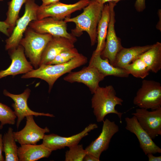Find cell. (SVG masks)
<instances>
[{
    "mask_svg": "<svg viewBox=\"0 0 161 161\" xmlns=\"http://www.w3.org/2000/svg\"><path fill=\"white\" fill-rule=\"evenodd\" d=\"M104 5L95 0H90L81 13L74 17L65 18L64 20L66 23L75 24V28L71 30V34L76 37H79L83 32H86L89 37L91 46H94L97 42V28Z\"/></svg>",
    "mask_w": 161,
    "mask_h": 161,
    "instance_id": "obj_1",
    "label": "cell"
},
{
    "mask_svg": "<svg viewBox=\"0 0 161 161\" xmlns=\"http://www.w3.org/2000/svg\"><path fill=\"white\" fill-rule=\"evenodd\" d=\"M87 58L80 54L69 61L56 64H44L23 75L22 78H38L46 81L49 86L50 92L54 83L60 77L75 69L86 64Z\"/></svg>",
    "mask_w": 161,
    "mask_h": 161,
    "instance_id": "obj_2",
    "label": "cell"
},
{
    "mask_svg": "<svg viewBox=\"0 0 161 161\" xmlns=\"http://www.w3.org/2000/svg\"><path fill=\"white\" fill-rule=\"evenodd\" d=\"M93 94L92 107L97 122H103L106 115L114 114L118 116L122 123L124 113L119 112L115 107L117 105L122 106L123 100L116 96L113 86L111 85L104 87L99 86Z\"/></svg>",
    "mask_w": 161,
    "mask_h": 161,
    "instance_id": "obj_3",
    "label": "cell"
},
{
    "mask_svg": "<svg viewBox=\"0 0 161 161\" xmlns=\"http://www.w3.org/2000/svg\"><path fill=\"white\" fill-rule=\"evenodd\" d=\"M24 37L19 44L24 48L27 56L35 69L39 65L42 53L48 43L52 37L48 34L37 33L28 27L25 31Z\"/></svg>",
    "mask_w": 161,
    "mask_h": 161,
    "instance_id": "obj_4",
    "label": "cell"
},
{
    "mask_svg": "<svg viewBox=\"0 0 161 161\" xmlns=\"http://www.w3.org/2000/svg\"><path fill=\"white\" fill-rule=\"evenodd\" d=\"M139 108L155 110L161 107V85L151 80H143L133 100Z\"/></svg>",
    "mask_w": 161,
    "mask_h": 161,
    "instance_id": "obj_5",
    "label": "cell"
},
{
    "mask_svg": "<svg viewBox=\"0 0 161 161\" xmlns=\"http://www.w3.org/2000/svg\"><path fill=\"white\" fill-rule=\"evenodd\" d=\"M25 4L24 15L17 20L12 33L6 40V50L16 48L19 45L30 23L37 20V12L39 6L35 3V0H27Z\"/></svg>",
    "mask_w": 161,
    "mask_h": 161,
    "instance_id": "obj_6",
    "label": "cell"
},
{
    "mask_svg": "<svg viewBox=\"0 0 161 161\" xmlns=\"http://www.w3.org/2000/svg\"><path fill=\"white\" fill-rule=\"evenodd\" d=\"M90 0H80L73 4H65L58 1L46 5L39 6L37 12V20L50 17L58 20H64L72 13L83 9Z\"/></svg>",
    "mask_w": 161,
    "mask_h": 161,
    "instance_id": "obj_7",
    "label": "cell"
},
{
    "mask_svg": "<svg viewBox=\"0 0 161 161\" xmlns=\"http://www.w3.org/2000/svg\"><path fill=\"white\" fill-rule=\"evenodd\" d=\"M28 27L40 34H48L54 37H63L75 43L76 37L67 31V24L64 20H58L50 17L31 21Z\"/></svg>",
    "mask_w": 161,
    "mask_h": 161,
    "instance_id": "obj_8",
    "label": "cell"
},
{
    "mask_svg": "<svg viewBox=\"0 0 161 161\" xmlns=\"http://www.w3.org/2000/svg\"><path fill=\"white\" fill-rule=\"evenodd\" d=\"M109 3L110 7V20L105 45L100 55L102 58L108 59L109 63L113 66L117 54L123 47L121 39L117 36L115 30V19L114 9L117 3L110 2Z\"/></svg>",
    "mask_w": 161,
    "mask_h": 161,
    "instance_id": "obj_9",
    "label": "cell"
},
{
    "mask_svg": "<svg viewBox=\"0 0 161 161\" xmlns=\"http://www.w3.org/2000/svg\"><path fill=\"white\" fill-rule=\"evenodd\" d=\"M103 122V125L100 134L85 149L87 153L92 154L99 159L101 153L109 148L113 136L119 130L118 126L114 121L106 119Z\"/></svg>",
    "mask_w": 161,
    "mask_h": 161,
    "instance_id": "obj_10",
    "label": "cell"
},
{
    "mask_svg": "<svg viewBox=\"0 0 161 161\" xmlns=\"http://www.w3.org/2000/svg\"><path fill=\"white\" fill-rule=\"evenodd\" d=\"M132 115L152 139L161 135V107L151 111L138 108Z\"/></svg>",
    "mask_w": 161,
    "mask_h": 161,
    "instance_id": "obj_11",
    "label": "cell"
},
{
    "mask_svg": "<svg viewBox=\"0 0 161 161\" xmlns=\"http://www.w3.org/2000/svg\"><path fill=\"white\" fill-rule=\"evenodd\" d=\"M96 123H91L81 132L69 137H63L54 134H45L42 139V144L52 151L69 147L78 144L84 137L91 131L98 128Z\"/></svg>",
    "mask_w": 161,
    "mask_h": 161,
    "instance_id": "obj_12",
    "label": "cell"
},
{
    "mask_svg": "<svg viewBox=\"0 0 161 161\" xmlns=\"http://www.w3.org/2000/svg\"><path fill=\"white\" fill-rule=\"evenodd\" d=\"M31 91L29 88L26 89L22 93L16 95L10 93L6 90H3V94L5 96L11 98L14 102L12 106L14 109V113L17 118L16 127L18 129L21 121L25 117L29 115L45 116L54 117L52 114L36 112L31 110L28 107L27 100Z\"/></svg>",
    "mask_w": 161,
    "mask_h": 161,
    "instance_id": "obj_13",
    "label": "cell"
},
{
    "mask_svg": "<svg viewBox=\"0 0 161 161\" xmlns=\"http://www.w3.org/2000/svg\"><path fill=\"white\" fill-rule=\"evenodd\" d=\"M26 122L24 127L19 131L13 132L16 140L21 145L23 144H36L42 140L45 133L49 132L47 127L42 128L35 122L33 115L26 117Z\"/></svg>",
    "mask_w": 161,
    "mask_h": 161,
    "instance_id": "obj_14",
    "label": "cell"
},
{
    "mask_svg": "<svg viewBox=\"0 0 161 161\" xmlns=\"http://www.w3.org/2000/svg\"><path fill=\"white\" fill-rule=\"evenodd\" d=\"M105 77L96 68L88 65L78 71L71 72L64 79L71 83L77 82L83 83L93 94L100 86V82Z\"/></svg>",
    "mask_w": 161,
    "mask_h": 161,
    "instance_id": "obj_15",
    "label": "cell"
},
{
    "mask_svg": "<svg viewBox=\"0 0 161 161\" xmlns=\"http://www.w3.org/2000/svg\"><path fill=\"white\" fill-rule=\"evenodd\" d=\"M126 129L134 134L137 137L140 148L145 155L148 154H154L161 153V148L153 141L147 132L140 125L134 116L125 118Z\"/></svg>",
    "mask_w": 161,
    "mask_h": 161,
    "instance_id": "obj_16",
    "label": "cell"
},
{
    "mask_svg": "<svg viewBox=\"0 0 161 161\" xmlns=\"http://www.w3.org/2000/svg\"><path fill=\"white\" fill-rule=\"evenodd\" d=\"M9 51L11 63L6 69L0 71V79L10 75L25 74L33 69L31 63L26 58L24 48L21 45Z\"/></svg>",
    "mask_w": 161,
    "mask_h": 161,
    "instance_id": "obj_17",
    "label": "cell"
},
{
    "mask_svg": "<svg viewBox=\"0 0 161 161\" xmlns=\"http://www.w3.org/2000/svg\"><path fill=\"white\" fill-rule=\"evenodd\" d=\"M74 44L66 38L52 36L42 53L39 66L42 64H48L61 52L74 47Z\"/></svg>",
    "mask_w": 161,
    "mask_h": 161,
    "instance_id": "obj_18",
    "label": "cell"
},
{
    "mask_svg": "<svg viewBox=\"0 0 161 161\" xmlns=\"http://www.w3.org/2000/svg\"><path fill=\"white\" fill-rule=\"evenodd\" d=\"M101 52H93L89 62V66L94 67L105 77L113 76L120 78H127L130 75L126 70L114 66L107 59L102 58Z\"/></svg>",
    "mask_w": 161,
    "mask_h": 161,
    "instance_id": "obj_19",
    "label": "cell"
},
{
    "mask_svg": "<svg viewBox=\"0 0 161 161\" xmlns=\"http://www.w3.org/2000/svg\"><path fill=\"white\" fill-rule=\"evenodd\" d=\"M21 145L18 149L19 161H35L41 158H48L52 151L42 143Z\"/></svg>",
    "mask_w": 161,
    "mask_h": 161,
    "instance_id": "obj_20",
    "label": "cell"
},
{
    "mask_svg": "<svg viewBox=\"0 0 161 161\" xmlns=\"http://www.w3.org/2000/svg\"><path fill=\"white\" fill-rule=\"evenodd\" d=\"M152 45L123 47L117 54L113 66L123 68L138 58L139 55L151 48Z\"/></svg>",
    "mask_w": 161,
    "mask_h": 161,
    "instance_id": "obj_21",
    "label": "cell"
},
{
    "mask_svg": "<svg viewBox=\"0 0 161 161\" xmlns=\"http://www.w3.org/2000/svg\"><path fill=\"white\" fill-rule=\"evenodd\" d=\"M110 18L109 4H104L97 28V45L94 51L96 52H101L104 48Z\"/></svg>",
    "mask_w": 161,
    "mask_h": 161,
    "instance_id": "obj_22",
    "label": "cell"
},
{
    "mask_svg": "<svg viewBox=\"0 0 161 161\" xmlns=\"http://www.w3.org/2000/svg\"><path fill=\"white\" fill-rule=\"evenodd\" d=\"M146 64L150 72H158L161 69V43L157 42L139 56Z\"/></svg>",
    "mask_w": 161,
    "mask_h": 161,
    "instance_id": "obj_23",
    "label": "cell"
},
{
    "mask_svg": "<svg viewBox=\"0 0 161 161\" xmlns=\"http://www.w3.org/2000/svg\"><path fill=\"white\" fill-rule=\"evenodd\" d=\"M13 129L9 127L2 136L3 151L5 154V161H18V147L13 134Z\"/></svg>",
    "mask_w": 161,
    "mask_h": 161,
    "instance_id": "obj_24",
    "label": "cell"
},
{
    "mask_svg": "<svg viewBox=\"0 0 161 161\" xmlns=\"http://www.w3.org/2000/svg\"><path fill=\"white\" fill-rule=\"evenodd\" d=\"M27 0H11L8 2V10L7 18L4 21L10 27V34L12 33L18 19L19 11L23 4Z\"/></svg>",
    "mask_w": 161,
    "mask_h": 161,
    "instance_id": "obj_25",
    "label": "cell"
},
{
    "mask_svg": "<svg viewBox=\"0 0 161 161\" xmlns=\"http://www.w3.org/2000/svg\"><path fill=\"white\" fill-rule=\"evenodd\" d=\"M123 68L134 77L143 79L148 76L150 72L146 64L139 58Z\"/></svg>",
    "mask_w": 161,
    "mask_h": 161,
    "instance_id": "obj_26",
    "label": "cell"
},
{
    "mask_svg": "<svg viewBox=\"0 0 161 161\" xmlns=\"http://www.w3.org/2000/svg\"><path fill=\"white\" fill-rule=\"evenodd\" d=\"M65 153V161H82L87 152L82 145L78 144L69 147Z\"/></svg>",
    "mask_w": 161,
    "mask_h": 161,
    "instance_id": "obj_27",
    "label": "cell"
},
{
    "mask_svg": "<svg viewBox=\"0 0 161 161\" xmlns=\"http://www.w3.org/2000/svg\"><path fill=\"white\" fill-rule=\"evenodd\" d=\"M16 118L14 112L9 107L0 102V122L1 126L14 125Z\"/></svg>",
    "mask_w": 161,
    "mask_h": 161,
    "instance_id": "obj_28",
    "label": "cell"
},
{
    "mask_svg": "<svg viewBox=\"0 0 161 161\" xmlns=\"http://www.w3.org/2000/svg\"><path fill=\"white\" fill-rule=\"evenodd\" d=\"M80 54L78 50L74 47L61 52L48 64H56L65 63Z\"/></svg>",
    "mask_w": 161,
    "mask_h": 161,
    "instance_id": "obj_29",
    "label": "cell"
},
{
    "mask_svg": "<svg viewBox=\"0 0 161 161\" xmlns=\"http://www.w3.org/2000/svg\"><path fill=\"white\" fill-rule=\"evenodd\" d=\"M10 27L9 25L4 21H0V32L6 36L9 37L10 35Z\"/></svg>",
    "mask_w": 161,
    "mask_h": 161,
    "instance_id": "obj_30",
    "label": "cell"
},
{
    "mask_svg": "<svg viewBox=\"0 0 161 161\" xmlns=\"http://www.w3.org/2000/svg\"><path fill=\"white\" fill-rule=\"evenodd\" d=\"M134 7L138 12L143 11L145 8V0H136Z\"/></svg>",
    "mask_w": 161,
    "mask_h": 161,
    "instance_id": "obj_31",
    "label": "cell"
},
{
    "mask_svg": "<svg viewBox=\"0 0 161 161\" xmlns=\"http://www.w3.org/2000/svg\"><path fill=\"white\" fill-rule=\"evenodd\" d=\"M84 161H99L100 160L97 159L92 154L87 153L85 156L83 160Z\"/></svg>",
    "mask_w": 161,
    "mask_h": 161,
    "instance_id": "obj_32",
    "label": "cell"
},
{
    "mask_svg": "<svg viewBox=\"0 0 161 161\" xmlns=\"http://www.w3.org/2000/svg\"><path fill=\"white\" fill-rule=\"evenodd\" d=\"M146 155L149 161H161V156H155L152 153L148 154Z\"/></svg>",
    "mask_w": 161,
    "mask_h": 161,
    "instance_id": "obj_33",
    "label": "cell"
},
{
    "mask_svg": "<svg viewBox=\"0 0 161 161\" xmlns=\"http://www.w3.org/2000/svg\"><path fill=\"white\" fill-rule=\"evenodd\" d=\"M3 150L2 135L0 133V161H4V159L2 154Z\"/></svg>",
    "mask_w": 161,
    "mask_h": 161,
    "instance_id": "obj_34",
    "label": "cell"
},
{
    "mask_svg": "<svg viewBox=\"0 0 161 161\" xmlns=\"http://www.w3.org/2000/svg\"><path fill=\"white\" fill-rule=\"evenodd\" d=\"M97 2L102 4H104L107 2H114L117 3L119 1L123 0H95Z\"/></svg>",
    "mask_w": 161,
    "mask_h": 161,
    "instance_id": "obj_35",
    "label": "cell"
},
{
    "mask_svg": "<svg viewBox=\"0 0 161 161\" xmlns=\"http://www.w3.org/2000/svg\"><path fill=\"white\" fill-rule=\"evenodd\" d=\"M42 2V5H46L59 1L60 0H41Z\"/></svg>",
    "mask_w": 161,
    "mask_h": 161,
    "instance_id": "obj_36",
    "label": "cell"
},
{
    "mask_svg": "<svg viewBox=\"0 0 161 161\" xmlns=\"http://www.w3.org/2000/svg\"><path fill=\"white\" fill-rule=\"evenodd\" d=\"M158 15L159 16V22H158V23H157V26H156V28H157L158 30H160V31H161V23H160V22H161V19H160H160L161 18V10L160 9L158 11Z\"/></svg>",
    "mask_w": 161,
    "mask_h": 161,
    "instance_id": "obj_37",
    "label": "cell"
},
{
    "mask_svg": "<svg viewBox=\"0 0 161 161\" xmlns=\"http://www.w3.org/2000/svg\"><path fill=\"white\" fill-rule=\"evenodd\" d=\"M2 128L3 126H1V124H0V129H2Z\"/></svg>",
    "mask_w": 161,
    "mask_h": 161,
    "instance_id": "obj_38",
    "label": "cell"
},
{
    "mask_svg": "<svg viewBox=\"0 0 161 161\" xmlns=\"http://www.w3.org/2000/svg\"><path fill=\"white\" fill-rule=\"evenodd\" d=\"M3 0H0V1H3Z\"/></svg>",
    "mask_w": 161,
    "mask_h": 161,
    "instance_id": "obj_39",
    "label": "cell"
}]
</instances>
